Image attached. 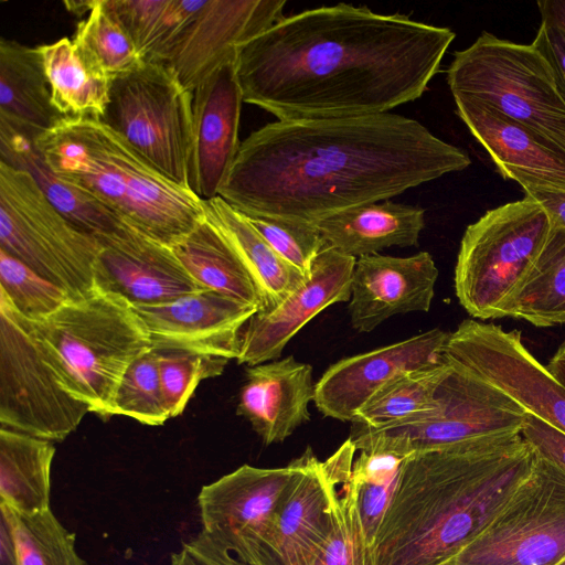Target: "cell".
I'll return each mask as SVG.
<instances>
[{"label":"cell","instance_id":"1","mask_svg":"<svg viewBox=\"0 0 565 565\" xmlns=\"http://www.w3.org/2000/svg\"><path fill=\"white\" fill-rule=\"evenodd\" d=\"M456 34L446 26L338 3L284 17L243 44V102L278 119L390 113L419 98Z\"/></svg>","mask_w":565,"mask_h":565},{"label":"cell","instance_id":"2","mask_svg":"<svg viewBox=\"0 0 565 565\" xmlns=\"http://www.w3.org/2000/svg\"><path fill=\"white\" fill-rule=\"evenodd\" d=\"M470 164L463 150L398 114L278 119L241 143L218 196L247 216L315 224Z\"/></svg>","mask_w":565,"mask_h":565},{"label":"cell","instance_id":"3","mask_svg":"<svg viewBox=\"0 0 565 565\" xmlns=\"http://www.w3.org/2000/svg\"><path fill=\"white\" fill-rule=\"evenodd\" d=\"M536 455L520 431L414 452L377 532L376 565H449L504 508Z\"/></svg>","mask_w":565,"mask_h":565},{"label":"cell","instance_id":"4","mask_svg":"<svg viewBox=\"0 0 565 565\" xmlns=\"http://www.w3.org/2000/svg\"><path fill=\"white\" fill-rule=\"evenodd\" d=\"M36 143L61 179L161 244L173 246L205 220L202 200L162 175L100 119L63 118Z\"/></svg>","mask_w":565,"mask_h":565},{"label":"cell","instance_id":"5","mask_svg":"<svg viewBox=\"0 0 565 565\" xmlns=\"http://www.w3.org/2000/svg\"><path fill=\"white\" fill-rule=\"evenodd\" d=\"M23 320L58 385L105 419L115 415L116 393L130 364L152 349L132 305L102 289L68 300L43 320Z\"/></svg>","mask_w":565,"mask_h":565},{"label":"cell","instance_id":"6","mask_svg":"<svg viewBox=\"0 0 565 565\" xmlns=\"http://www.w3.org/2000/svg\"><path fill=\"white\" fill-rule=\"evenodd\" d=\"M446 74L452 97L486 103L565 153V88L539 36L523 44L483 31Z\"/></svg>","mask_w":565,"mask_h":565},{"label":"cell","instance_id":"7","mask_svg":"<svg viewBox=\"0 0 565 565\" xmlns=\"http://www.w3.org/2000/svg\"><path fill=\"white\" fill-rule=\"evenodd\" d=\"M552 227L543 206L527 195L487 211L467 226L455 266V291L472 318H502L504 305L533 265Z\"/></svg>","mask_w":565,"mask_h":565},{"label":"cell","instance_id":"8","mask_svg":"<svg viewBox=\"0 0 565 565\" xmlns=\"http://www.w3.org/2000/svg\"><path fill=\"white\" fill-rule=\"evenodd\" d=\"M0 249L72 299L95 292L98 241L66 220L31 175L0 161Z\"/></svg>","mask_w":565,"mask_h":565},{"label":"cell","instance_id":"9","mask_svg":"<svg viewBox=\"0 0 565 565\" xmlns=\"http://www.w3.org/2000/svg\"><path fill=\"white\" fill-rule=\"evenodd\" d=\"M447 360L449 370L436 391L435 405L391 425L352 424L349 438L356 451L407 457L477 437L521 431L526 411L519 403L460 363Z\"/></svg>","mask_w":565,"mask_h":565},{"label":"cell","instance_id":"10","mask_svg":"<svg viewBox=\"0 0 565 565\" xmlns=\"http://www.w3.org/2000/svg\"><path fill=\"white\" fill-rule=\"evenodd\" d=\"M192 99L167 66L143 62L111 81L102 121L162 175L189 189Z\"/></svg>","mask_w":565,"mask_h":565},{"label":"cell","instance_id":"11","mask_svg":"<svg viewBox=\"0 0 565 565\" xmlns=\"http://www.w3.org/2000/svg\"><path fill=\"white\" fill-rule=\"evenodd\" d=\"M563 559L565 472L536 455L527 478L451 565H557Z\"/></svg>","mask_w":565,"mask_h":565},{"label":"cell","instance_id":"12","mask_svg":"<svg viewBox=\"0 0 565 565\" xmlns=\"http://www.w3.org/2000/svg\"><path fill=\"white\" fill-rule=\"evenodd\" d=\"M88 412L58 385L25 321L0 297L1 427L62 441Z\"/></svg>","mask_w":565,"mask_h":565},{"label":"cell","instance_id":"13","mask_svg":"<svg viewBox=\"0 0 565 565\" xmlns=\"http://www.w3.org/2000/svg\"><path fill=\"white\" fill-rule=\"evenodd\" d=\"M301 456L280 468L243 465L203 486L198 508L203 531L246 565H277L270 551L275 514Z\"/></svg>","mask_w":565,"mask_h":565},{"label":"cell","instance_id":"14","mask_svg":"<svg viewBox=\"0 0 565 565\" xmlns=\"http://www.w3.org/2000/svg\"><path fill=\"white\" fill-rule=\"evenodd\" d=\"M444 353L565 434V387L525 348L518 330L466 319L449 333Z\"/></svg>","mask_w":565,"mask_h":565},{"label":"cell","instance_id":"15","mask_svg":"<svg viewBox=\"0 0 565 565\" xmlns=\"http://www.w3.org/2000/svg\"><path fill=\"white\" fill-rule=\"evenodd\" d=\"M285 0H201L160 58L190 92L281 20Z\"/></svg>","mask_w":565,"mask_h":565},{"label":"cell","instance_id":"16","mask_svg":"<svg viewBox=\"0 0 565 565\" xmlns=\"http://www.w3.org/2000/svg\"><path fill=\"white\" fill-rule=\"evenodd\" d=\"M449 333L435 328L338 361L316 383L313 402L318 411L352 423L359 411L393 379L439 362Z\"/></svg>","mask_w":565,"mask_h":565},{"label":"cell","instance_id":"17","mask_svg":"<svg viewBox=\"0 0 565 565\" xmlns=\"http://www.w3.org/2000/svg\"><path fill=\"white\" fill-rule=\"evenodd\" d=\"M356 258L324 245L309 278L274 310L256 312L239 337L236 358L254 366L280 358L289 340L313 317L335 302L349 301Z\"/></svg>","mask_w":565,"mask_h":565},{"label":"cell","instance_id":"18","mask_svg":"<svg viewBox=\"0 0 565 565\" xmlns=\"http://www.w3.org/2000/svg\"><path fill=\"white\" fill-rule=\"evenodd\" d=\"M132 307L145 322L153 348L226 360L237 358L242 330L258 311L210 289Z\"/></svg>","mask_w":565,"mask_h":565},{"label":"cell","instance_id":"19","mask_svg":"<svg viewBox=\"0 0 565 565\" xmlns=\"http://www.w3.org/2000/svg\"><path fill=\"white\" fill-rule=\"evenodd\" d=\"M236 57L216 68L192 92L189 190L202 201L218 196L241 146L243 95Z\"/></svg>","mask_w":565,"mask_h":565},{"label":"cell","instance_id":"20","mask_svg":"<svg viewBox=\"0 0 565 565\" xmlns=\"http://www.w3.org/2000/svg\"><path fill=\"white\" fill-rule=\"evenodd\" d=\"M96 239L100 245L98 289L119 295L132 306L167 302L204 289L171 247L127 223L116 233Z\"/></svg>","mask_w":565,"mask_h":565},{"label":"cell","instance_id":"21","mask_svg":"<svg viewBox=\"0 0 565 565\" xmlns=\"http://www.w3.org/2000/svg\"><path fill=\"white\" fill-rule=\"evenodd\" d=\"M437 278L438 269L428 252L356 258L349 300L351 326L358 332H370L393 316L427 312Z\"/></svg>","mask_w":565,"mask_h":565},{"label":"cell","instance_id":"22","mask_svg":"<svg viewBox=\"0 0 565 565\" xmlns=\"http://www.w3.org/2000/svg\"><path fill=\"white\" fill-rule=\"evenodd\" d=\"M454 100L457 115L503 179L523 190L565 192V153L486 103L458 96Z\"/></svg>","mask_w":565,"mask_h":565},{"label":"cell","instance_id":"23","mask_svg":"<svg viewBox=\"0 0 565 565\" xmlns=\"http://www.w3.org/2000/svg\"><path fill=\"white\" fill-rule=\"evenodd\" d=\"M334 484L333 457L320 461L308 447L276 510L270 551L277 565H310L331 530Z\"/></svg>","mask_w":565,"mask_h":565},{"label":"cell","instance_id":"24","mask_svg":"<svg viewBox=\"0 0 565 565\" xmlns=\"http://www.w3.org/2000/svg\"><path fill=\"white\" fill-rule=\"evenodd\" d=\"M315 387L312 366L291 355L247 366L237 414L265 445L281 443L310 419Z\"/></svg>","mask_w":565,"mask_h":565},{"label":"cell","instance_id":"25","mask_svg":"<svg viewBox=\"0 0 565 565\" xmlns=\"http://www.w3.org/2000/svg\"><path fill=\"white\" fill-rule=\"evenodd\" d=\"M40 134L0 117V161L29 173L50 203L81 231L95 238L119 231L125 222L117 214L52 170L36 143Z\"/></svg>","mask_w":565,"mask_h":565},{"label":"cell","instance_id":"26","mask_svg":"<svg viewBox=\"0 0 565 565\" xmlns=\"http://www.w3.org/2000/svg\"><path fill=\"white\" fill-rule=\"evenodd\" d=\"M315 225L326 245L359 258L392 246H416L425 210L385 200L341 211Z\"/></svg>","mask_w":565,"mask_h":565},{"label":"cell","instance_id":"27","mask_svg":"<svg viewBox=\"0 0 565 565\" xmlns=\"http://www.w3.org/2000/svg\"><path fill=\"white\" fill-rule=\"evenodd\" d=\"M205 216L227 238L255 281L266 313L278 307L308 278L280 257L248 218L221 196L203 201Z\"/></svg>","mask_w":565,"mask_h":565},{"label":"cell","instance_id":"28","mask_svg":"<svg viewBox=\"0 0 565 565\" xmlns=\"http://www.w3.org/2000/svg\"><path fill=\"white\" fill-rule=\"evenodd\" d=\"M0 117L41 134L64 118L52 103L38 46L0 40Z\"/></svg>","mask_w":565,"mask_h":565},{"label":"cell","instance_id":"29","mask_svg":"<svg viewBox=\"0 0 565 565\" xmlns=\"http://www.w3.org/2000/svg\"><path fill=\"white\" fill-rule=\"evenodd\" d=\"M171 249L202 288L263 310V298L249 271L227 238L206 216Z\"/></svg>","mask_w":565,"mask_h":565},{"label":"cell","instance_id":"30","mask_svg":"<svg viewBox=\"0 0 565 565\" xmlns=\"http://www.w3.org/2000/svg\"><path fill=\"white\" fill-rule=\"evenodd\" d=\"M53 441L1 427L0 504L20 514L50 509Z\"/></svg>","mask_w":565,"mask_h":565},{"label":"cell","instance_id":"31","mask_svg":"<svg viewBox=\"0 0 565 565\" xmlns=\"http://www.w3.org/2000/svg\"><path fill=\"white\" fill-rule=\"evenodd\" d=\"M47 77L52 103L64 118L104 117L111 81L95 72L72 40L62 38L38 46Z\"/></svg>","mask_w":565,"mask_h":565},{"label":"cell","instance_id":"32","mask_svg":"<svg viewBox=\"0 0 565 565\" xmlns=\"http://www.w3.org/2000/svg\"><path fill=\"white\" fill-rule=\"evenodd\" d=\"M546 328L565 323V230L552 231L524 279L509 298L502 318Z\"/></svg>","mask_w":565,"mask_h":565},{"label":"cell","instance_id":"33","mask_svg":"<svg viewBox=\"0 0 565 565\" xmlns=\"http://www.w3.org/2000/svg\"><path fill=\"white\" fill-rule=\"evenodd\" d=\"M355 452L354 444L348 438L332 455L335 465L332 524L310 565H376L361 521L358 489L352 478Z\"/></svg>","mask_w":565,"mask_h":565},{"label":"cell","instance_id":"34","mask_svg":"<svg viewBox=\"0 0 565 565\" xmlns=\"http://www.w3.org/2000/svg\"><path fill=\"white\" fill-rule=\"evenodd\" d=\"M201 0H103L143 62L157 63Z\"/></svg>","mask_w":565,"mask_h":565},{"label":"cell","instance_id":"35","mask_svg":"<svg viewBox=\"0 0 565 565\" xmlns=\"http://www.w3.org/2000/svg\"><path fill=\"white\" fill-rule=\"evenodd\" d=\"M449 370L444 358L401 374L384 385L355 415L353 425L379 427L418 416L435 405L436 391Z\"/></svg>","mask_w":565,"mask_h":565},{"label":"cell","instance_id":"36","mask_svg":"<svg viewBox=\"0 0 565 565\" xmlns=\"http://www.w3.org/2000/svg\"><path fill=\"white\" fill-rule=\"evenodd\" d=\"M0 511L12 536L13 565H87L76 551L75 533L51 508L26 515L0 504Z\"/></svg>","mask_w":565,"mask_h":565},{"label":"cell","instance_id":"37","mask_svg":"<svg viewBox=\"0 0 565 565\" xmlns=\"http://www.w3.org/2000/svg\"><path fill=\"white\" fill-rule=\"evenodd\" d=\"M73 43L83 60L97 73L113 81L143 60L120 24L96 0L88 17L77 23Z\"/></svg>","mask_w":565,"mask_h":565},{"label":"cell","instance_id":"38","mask_svg":"<svg viewBox=\"0 0 565 565\" xmlns=\"http://www.w3.org/2000/svg\"><path fill=\"white\" fill-rule=\"evenodd\" d=\"M405 458L388 452L360 451L354 459L352 478L358 489L361 521L372 548Z\"/></svg>","mask_w":565,"mask_h":565},{"label":"cell","instance_id":"39","mask_svg":"<svg viewBox=\"0 0 565 565\" xmlns=\"http://www.w3.org/2000/svg\"><path fill=\"white\" fill-rule=\"evenodd\" d=\"M0 294L26 321L43 320L72 298L21 260L0 249Z\"/></svg>","mask_w":565,"mask_h":565},{"label":"cell","instance_id":"40","mask_svg":"<svg viewBox=\"0 0 565 565\" xmlns=\"http://www.w3.org/2000/svg\"><path fill=\"white\" fill-rule=\"evenodd\" d=\"M115 415L159 426L170 417L166 406L156 350L140 355L126 371L114 402Z\"/></svg>","mask_w":565,"mask_h":565},{"label":"cell","instance_id":"41","mask_svg":"<svg viewBox=\"0 0 565 565\" xmlns=\"http://www.w3.org/2000/svg\"><path fill=\"white\" fill-rule=\"evenodd\" d=\"M153 349L158 356L161 388L170 417L184 411L202 380L220 375L230 361L174 349Z\"/></svg>","mask_w":565,"mask_h":565},{"label":"cell","instance_id":"42","mask_svg":"<svg viewBox=\"0 0 565 565\" xmlns=\"http://www.w3.org/2000/svg\"><path fill=\"white\" fill-rule=\"evenodd\" d=\"M271 248L309 278L324 242L313 223L280 217L245 215Z\"/></svg>","mask_w":565,"mask_h":565},{"label":"cell","instance_id":"43","mask_svg":"<svg viewBox=\"0 0 565 565\" xmlns=\"http://www.w3.org/2000/svg\"><path fill=\"white\" fill-rule=\"evenodd\" d=\"M169 565H246L220 541L201 530L171 553Z\"/></svg>","mask_w":565,"mask_h":565},{"label":"cell","instance_id":"44","mask_svg":"<svg viewBox=\"0 0 565 565\" xmlns=\"http://www.w3.org/2000/svg\"><path fill=\"white\" fill-rule=\"evenodd\" d=\"M520 433L537 456L565 472V434L527 412Z\"/></svg>","mask_w":565,"mask_h":565},{"label":"cell","instance_id":"45","mask_svg":"<svg viewBox=\"0 0 565 565\" xmlns=\"http://www.w3.org/2000/svg\"><path fill=\"white\" fill-rule=\"evenodd\" d=\"M536 36L542 41L565 88V31L555 24L541 21Z\"/></svg>","mask_w":565,"mask_h":565},{"label":"cell","instance_id":"46","mask_svg":"<svg viewBox=\"0 0 565 565\" xmlns=\"http://www.w3.org/2000/svg\"><path fill=\"white\" fill-rule=\"evenodd\" d=\"M524 195L532 198L548 214L552 225L565 230V192L539 189L523 190Z\"/></svg>","mask_w":565,"mask_h":565},{"label":"cell","instance_id":"47","mask_svg":"<svg viewBox=\"0 0 565 565\" xmlns=\"http://www.w3.org/2000/svg\"><path fill=\"white\" fill-rule=\"evenodd\" d=\"M536 4L542 21L555 24L565 31V0H541Z\"/></svg>","mask_w":565,"mask_h":565},{"label":"cell","instance_id":"48","mask_svg":"<svg viewBox=\"0 0 565 565\" xmlns=\"http://www.w3.org/2000/svg\"><path fill=\"white\" fill-rule=\"evenodd\" d=\"M550 373L565 387V338L545 365Z\"/></svg>","mask_w":565,"mask_h":565},{"label":"cell","instance_id":"49","mask_svg":"<svg viewBox=\"0 0 565 565\" xmlns=\"http://www.w3.org/2000/svg\"><path fill=\"white\" fill-rule=\"evenodd\" d=\"M95 1L96 0H79V1L71 0V1H65L64 6L66 7V9L70 12H72L76 15H82L86 12L89 13L92 11V9L94 8Z\"/></svg>","mask_w":565,"mask_h":565},{"label":"cell","instance_id":"50","mask_svg":"<svg viewBox=\"0 0 565 565\" xmlns=\"http://www.w3.org/2000/svg\"><path fill=\"white\" fill-rule=\"evenodd\" d=\"M557 565H565V559H563L561 563H558Z\"/></svg>","mask_w":565,"mask_h":565},{"label":"cell","instance_id":"51","mask_svg":"<svg viewBox=\"0 0 565 565\" xmlns=\"http://www.w3.org/2000/svg\"><path fill=\"white\" fill-rule=\"evenodd\" d=\"M449 565H451V564H449Z\"/></svg>","mask_w":565,"mask_h":565}]
</instances>
